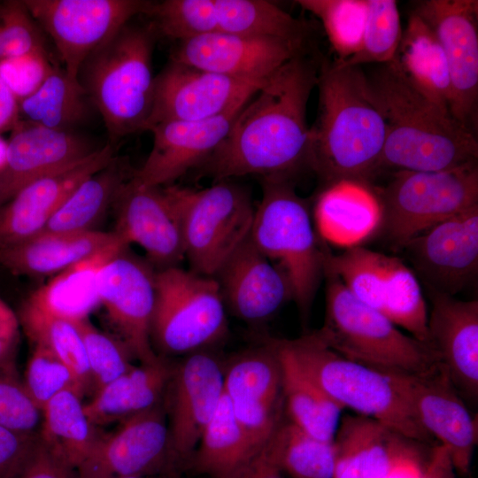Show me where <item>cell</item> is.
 <instances>
[{
    "label": "cell",
    "mask_w": 478,
    "mask_h": 478,
    "mask_svg": "<svg viewBox=\"0 0 478 478\" xmlns=\"http://www.w3.org/2000/svg\"><path fill=\"white\" fill-rule=\"evenodd\" d=\"M34 346L23 385L35 404L42 411L54 397L66 390L82 397L85 392L75 374L44 347Z\"/></svg>",
    "instance_id": "46"
},
{
    "label": "cell",
    "mask_w": 478,
    "mask_h": 478,
    "mask_svg": "<svg viewBox=\"0 0 478 478\" xmlns=\"http://www.w3.org/2000/svg\"><path fill=\"white\" fill-rule=\"evenodd\" d=\"M429 345L438 353L457 391L478 397V301L428 290Z\"/></svg>",
    "instance_id": "27"
},
{
    "label": "cell",
    "mask_w": 478,
    "mask_h": 478,
    "mask_svg": "<svg viewBox=\"0 0 478 478\" xmlns=\"http://www.w3.org/2000/svg\"><path fill=\"white\" fill-rule=\"evenodd\" d=\"M72 320L84 342L94 396L134 366L130 362L133 355L120 339L97 329L89 317Z\"/></svg>",
    "instance_id": "45"
},
{
    "label": "cell",
    "mask_w": 478,
    "mask_h": 478,
    "mask_svg": "<svg viewBox=\"0 0 478 478\" xmlns=\"http://www.w3.org/2000/svg\"><path fill=\"white\" fill-rule=\"evenodd\" d=\"M312 216L316 230L325 242L350 247L375 232L381 208L370 185L341 181L324 187L317 197Z\"/></svg>",
    "instance_id": "29"
},
{
    "label": "cell",
    "mask_w": 478,
    "mask_h": 478,
    "mask_svg": "<svg viewBox=\"0 0 478 478\" xmlns=\"http://www.w3.org/2000/svg\"><path fill=\"white\" fill-rule=\"evenodd\" d=\"M173 368L165 358L151 364L133 366L84 404V411L96 427L110 424L146 411L163 402Z\"/></svg>",
    "instance_id": "30"
},
{
    "label": "cell",
    "mask_w": 478,
    "mask_h": 478,
    "mask_svg": "<svg viewBox=\"0 0 478 478\" xmlns=\"http://www.w3.org/2000/svg\"><path fill=\"white\" fill-rule=\"evenodd\" d=\"M158 35L150 21L128 22L82 64L79 81L102 117L110 143L145 131L153 104L152 56Z\"/></svg>",
    "instance_id": "5"
},
{
    "label": "cell",
    "mask_w": 478,
    "mask_h": 478,
    "mask_svg": "<svg viewBox=\"0 0 478 478\" xmlns=\"http://www.w3.org/2000/svg\"><path fill=\"white\" fill-rule=\"evenodd\" d=\"M164 402L124 420L120 428L100 436L78 467L80 478H123L175 474Z\"/></svg>",
    "instance_id": "14"
},
{
    "label": "cell",
    "mask_w": 478,
    "mask_h": 478,
    "mask_svg": "<svg viewBox=\"0 0 478 478\" xmlns=\"http://www.w3.org/2000/svg\"><path fill=\"white\" fill-rule=\"evenodd\" d=\"M0 13H1V4H0Z\"/></svg>",
    "instance_id": "60"
},
{
    "label": "cell",
    "mask_w": 478,
    "mask_h": 478,
    "mask_svg": "<svg viewBox=\"0 0 478 478\" xmlns=\"http://www.w3.org/2000/svg\"><path fill=\"white\" fill-rule=\"evenodd\" d=\"M392 260V256L358 244L336 255L326 247L324 272L337 276L357 299L382 312Z\"/></svg>",
    "instance_id": "39"
},
{
    "label": "cell",
    "mask_w": 478,
    "mask_h": 478,
    "mask_svg": "<svg viewBox=\"0 0 478 478\" xmlns=\"http://www.w3.org/2000/svg\"><path fill=\"white\" fill-rule=\"evenodd\" d=\"M159 36L181 41L205 35H270L311 42V27L263 0H165L147 14Z\"/></svg>",
    "instance_id": "11"
},
{
    "label": "cell",
    "mask_w": 478,
    "mask_h": 478,
    "mask_svg": "<svg viewBox=\"0 0 478 478\" xmlns=\"http://www.w3.org/2000/svg\"><path fill=\"white\" fill-rule=\"evenodd\" d=\"M227 333L218 282L179 266L155 274L152 346L159 356H186L216 344Z\"/></svg>",
    "instance_id": "10"
},
{
    "label": "cell",
    "mask_w": 478,
    "mask_h": 478,
    "mask_svg": "<svg viewBox=\"0 0 478 478\" xmlns=\"http://www.w3.org/2000/svg\"><path fill=\"white\" fill-rule=\"evenodd\" d=\"M152 266L124 248L98 271L96 291L100 304L120 340L141 364L158 361L150 328L155 300Z\"/></svg>",
    "instance_id": "16"
},
{
    "label": "cell",
    "mask_w": 478,
    "mask_h": 478,
    "mask_svg": "<svg viewBox=\"0 0 478 478\" xmlns=\"http://www.w3.org/2000/svg\"><path fill=\"white\" fill-rule=\"evenodd\" d=\"M297 366L330 398L415 443H430L412 407L403 374L363 365L328 348L314 332L275 339Z\"/></svg>",
    "instance_id": "4"
},
{
    "label": "cell",
    "mask_w": 478,
    "mask_h": 478,
    "mask_svg": "<svg viewBox=\"0 0 478 478\" xmlns=\"http://www.w3.org/2000/svg\"><path fill=\"white\" fill-rule=\"evenodd\" d=\"M405 439L398 448L386 478H425L426 463L419 451Z\"/></svg>",
    "instance_id": "54"
},
{
    "label": "cell",
    "mask_w": 478,
    "mask_h": 478,
    "mask_svg": "<svg viewBox=\"0 0 478 478\" xmlns=\"http://www.w3.org/2000/svg\"><path fill=\"white\" fill-rule=\"evenodd\" d=\"M39 436L21 435L0 425V478H13Z\"/></svg>",
    "instance_id": "51"
},
{
    "label": "cell",
    "mask_w": 478,
    "mask_h": 478,
    "mask_svg": "<svg viewBox=\"0 0 478 478\" xmlns=\"http://www.w3.org/2000/svg\"><path fill=\"white\" fill-rule=\"evenodd\" d=\"M262 198L255 210L250 237L286 275L292 300L306 319L324 277L326 242L319 235L306 200L291 177L261 178Z\"/></svg>",
    "instance_id": "6"
},
{
    "label": "cell",
    "mask_w": 478,
    "mask_h": 478,
    "mask_svg": "<svg viewBox=\"0 0 478 478\" xmlns=\"http://www.w3.org/2000/svg\"><path fill=\"white\" fill-rule=\"evenodd\" d=\"M311 42L270 35H205L178 41L171 60L228 77L265 81Z\"/></svg>",
    "instance_id": "18"
},
{
    "label": "cell",
    "mask_w": 478,
    "mask_h": 478,
    "mask_svg": "<svg viewBox=\"0 0 478 478\" xmlns=\"http://www.w3.org/2000/svg\"><path fill=\"white\" fill-rule=\"evenodd\" d=\"M213 278L231 312L248 322H259L292 300L284 273L247 238L221 265Z\"/></svg>",
    "instance_id": "26"
},
{
    "label": "cell",
    "mask_w": 478,
    "mask_h": 478,
    "mask_svg": "<svg viewBox=\"0 0 478 478\" xmlns=\"http://www.w3.org/2000/svg\"><path fill=\"white\" fill-rule=\"evenodd\" d=\"M454 471L447 448L442 444L435 446L427 461L425 478H454Z\"/></svg>",
    "instance_id": "56"
},
{
    "label": "cell",
    "mask_w": 478,
    "mask_h": 478,
    "mask_svg": "<svg viewBox=\"0 0 478 478\" xmlns=\"http://www.w3.org/2000/svg\"><path fill=\"white\" fill-rule=\"evenodd\" d=\"M0 51L3 62L30 60L42 70L50 65L37 23L23 1L1 4Z\"/></svg>",
    "instance_id": "44"
},
{
    "label": "cell",
    "mask_w": 478,
    "mask_h": 478,
    "mask_svg": "<svg viewBox=\"0 0 478 478\" xmlns=\"http://www.w3.org/2000/svg\"><path fill=\"white\" fill-rule=\"evenodd\" d=\"M403 29L397 3L367 0V15L359 50L344 61V66H363L391 62L400 43Z\"/></svg>",
    "instance_id": "43"
},
{
    "label": "cell",
    "mask_w": 478,
    "mask_h": 478,
    "mask_svg": "<svg viewBox=\"0 0 478 478\" xmlns=\"http://www.w3.org/2000/svg\"><path fill=\"white\" fill-rule=\"evenodd\" d=\"M164 190L179 217L191 270L213 277L251 232L256 208L250 193L228 180L202 189Z\"/></svg>",
    "instance_id": "9"
},
{
    "label": "cell",
    "mask_w": 478,
    "mask_h": 478,
    "mask_svg": "<svg viewBox=\"0 0 478 478\" xmlns=\"http://www.w3.org/2000/svg\"><path fill=\"white\" fill-rule=\"evenodd\" d=\"M133 173L127 160L116 156L73 191L41 233L74 234L96 230L95 227Z\"/></svg>",
    "instance_id": "32"
},
{
    "label": "cell",
    "mask_w": 478,
    "mask_h": 478,
    "mask_svg": "<svg viewBox=\"0 0 478 478\" xmlns=\"http://www.w3.org/2000/svg\"><path fill=\"white\" fill-rule=\"evenodd\" d=\"M120 241L63 272L31 294L28 298L49 311L69 320L89 317L100 304L96 276L100 268L117 253L128 247Z\"/></svg>",
    "instance_id": "36"
},
{
    "label": "cell",
    "mask_w": 478,
    "mask_h": 478,
    "mask_svg": "<svg viewBox=\"0 0 478 478\" xmlns=\"http://www.w3.org/2000/svg\"><path fill=\"white\" fill-rule=\"evenodd\" d=\"M405 439L378 423L366 446L361 478H386L394 456Z\"/></svg>",
    "instance_id": "49"
},
{
    "label": "cell",
    "mask_w": 478,
    "mask_h": 478,
    "mask_svg": "<svg viewBox=\"0 0 478 478\" xmlns=\"http://www.w3.org/2000/svg\"><path fill=\"white\" fill-rule=\"evenodd\" d=\"M297 3L320 20L337 61H344L359 50L367 0H298Z\"/></svg>",
    "instance_id": "42"
},
{
    "label": "cell",
    "mask_w": 478,
    "mask_h": 478,
    "mask_svg": "<svg viewBox=\"0 0 478 478\" xmlns=\"http://www.w3.org/2000/svg\"><path fill=\"white\" fill-rule=\"evenodd\" d=\"M391 62L421 94L450 112L451 81L443 47L431 27L412 12Z\"/></svg>",
    "instance_id": "31"
},
{
    "label": "cell",
    "mask_w": 478,
    "mask_h": 478,
    "mask_svg": "<svg viewBox=\"0 0 478 478\" xmlns=\"http://www.w3.org/2000/svg\"><path fill=\"white\" fill-rule=\"evenodd\" d=\"M265 81L235 79L169 60L155 75L145 131L161 122L201 120L244 105Z\"/></svg>",
    "instance_id": "15"
},
{
    "label": "cell",
    "mask_w": 478,
    "mask_h": 478,
    "mask_svg": "<svg viewBox=\"0 0 478 478\" xmlns=\"http://www.w3.org/2000/svg\"><path fill=\"white\" fill-rule=\"evenodd\" d=\"M123 478H158V476L147 477V476H131V477H123Z\"/></svg>",
    "instance_id": "57"
},
{
    "label": "cell",
    "mask_w": 478,
    "mask_h": 478,
    "mask_svg": "<svg viewBox=\"0 0 478 478\" xmlns=\"http://www.w3.org/2000/svg\"><path fill=\"white\" fill-rule=\"evenodd\" d=\"M169 442L176 469L194 452L224 392V369L206 350L184 356L169 383Z\"/></svg>",
    "instance_id": "19"
},
{
    "label": "cell",
    "mask_w": 478,
    "mask_h": 478,
    "mask_svg": "<svg viewBox=\"0 0 478 478\" xmlns=\"http://www.w3.org/2000/svg\"><path fill=\"white\" fill-rule=\"evenodd\" d=\"M414 412L423 428L447 448L455 471L468 476L476 444V423L439 362L420 374H404Z\"/></svg>",
    "instance_id": "23"
},
{
    "label": "cell",
    "mask_w": 478,
    "mask_h": 478,
    "mask_svg": "<svg viewBox=\"0 0 478 478\" xmlns=\"http://www.w3.org/2000/svg\"><path fill=\"white\" fill-rule=\"evenodd\" d=\"M316 87L318 113L310 127V167L324 187L341 181L365 184L379 173L385 120L368 97L361 66L322 58Z\"/></svg>",
    "instance_id": "3"
},
{
    "label": "cell",
    "mask_w": 478,
    "mask_h": 478,
    "mask_svg": "<svg viewBox=\"0 0 478 478\" xmlns=\"http://www.w3.org/2000/svg\"><path fill=\"white\" fill-rule=\"evenodd\" d=\"M268 443L281 471L292 478H334V441L316 439L289 421L279 423Z\"/></svg>",
    "instance_id": "40"
},
{
    "label": "cell",
    "mask_w": 478,
    "mask_h": 478,
    "mask_svg": "<svg viewBox=\"0 0 478 478\" xmlns=\"http://www.w3.org/2000/svg\"><path fill=\"white\" fill-rule=\"evenodd\" d=\"M327 281L325 319L316 335L338 354L382 371L420 374L435 367L438 353L404 334L383 313L357 299L335 274Z\"/></svg>",
    "instance_id": "7"
},
{
    "label": "cell",
    "mask_w": 478,
    "mask_h": 478,
    "mask_svg": "<svg viewBox=\"0 0 478 478\" xmlns=\"http://www.w3.org/2000/svg\"><path fill=\"white\" fill-rule=\"evenodd\" d=\"M173 476L174 474H166V475H160V477L158 476V478H174Z\"/></svg>",
    "instance_id": "58"
},
{
    "label": "cell",
    "mask_w": 478,
    "mask_h": 478,
    "mask_svg": "<svg viewBox=\"0 0 478 478\" xmlns=\"http://www.w3.org/2000/svg\"><path fill=\"white\" fill-rule=\"evenodd\" d=\"M3 63L2 58H1V51H0V65Z\"/></svg>",
    "instance_id": "59"
},
{
    "label": "cell",
    "mask_w": 478,
    "mask_h": 478,
    "mask_svg": "<svg viewBox=\"0 0 478 478\" xmlns=\"http://www.w3.org/2000/svg\"><path fill=\"white\" fill-rule=\"evenodd\" d=\"M42 72L37 86L19 100L25 120L58 130H73L87 121L93 105L79 79L52 65Z\"/></svg>",
    "instance_id": "33"
},
{
    "label": "cell",
    "mask_w": 478,
    "mask_h": 478,
    "mask_svg": "<svg viewBox=\"0 0 478 478\" xmlns=\"http://www.w3.org/2000/svg\"><path fill=\"white\" fill-rule=\"evenodd\" d=\"M282 471L268 443L243 466L225 478H282Z\"/></svg>",
    "instance_id": "53"
},
{
    "label": "cell",
    "mask_w": 478,
    "mask_h": 478,
    "mask_svg": "<svg viewBox=\"0 0 478 478\" xmlns=\"http://www.w3.org/2000/svg\"><path fill=\"white\" fill-rule=\"evenodd\" d=\"M412 12L435 31L445 54L451 81L449 110L474 134L478 105V2L423 0Z\"/></svg>",
    "instance_id": "13"
},
{
    "label": "cell",
    "mask_w": 478,
    "mask_h": 478,
    "mask_svg": "<svg viewBox=\"0 0 478 478\" xmlns=\"http://www.w3.org/2000/svg\"><path fill=\"white\" fill-rule=\"evenodd\" d=\"M55 44L66 72L79 79L84 61L120 28L150 12L143 0H24Z\"/></svg>",
    "instance_id": "12"
},
{
    "label": "cell",
    "mask_w": 478,
    "mask_h": 478,
    "mask_svg": "<svg viewBox=\"0 0 478 478\" xmlns=\"http://www.w3.org/2000/svg\"><path fill=\"white\" fill-rule=\"evenodd\" d=\"M115 157L114 145L109 143L88 158L42 177L18 191L0 206V249L40 234L73 191Z\"/></svg>",
    "instance_id": "24"
},
{
    "label": "cell",
    "mask_w": 478,
    "mask_h": 478,
    "mask_svg": "<svg viewBox=\"0 0 478 478\" xmlns=\"http://www.w3.org/2000/svg\"><path fill=\"white\" fill-rule=\"evenodd\" d=\"M19 326L18 315L0 298V373L15 377Z\"/></svg>",
    "instance_id": "52"
},
{
    "label": "cell",
    "mask_w": 478,
    "mask_h": 478,
    "mask_svg": "<svg viewBox=\"0 0 478 478\" xmlns=\"http://www.w3.org/2000/svg\"><path fill=\"white\" fill-rule=\"evenodd\" d=\"M19 100L5 75L0 69V134L19 121Z\"/></svg>",
    "instance_id": "55"
},
{
    "label": "cell",
    "mask_w": 478,
    "mask_h": 478,
    "mask_svg": "<svg viewBox=\"0 0 478 478\" xmlns=\"http://www.w3.org/2000/svg\"><path fill=\"white\" fill-rule=\"evenodd\" d=\"M244 105L211 119L165 121L151 127V150L143 166L134 171L132 182L162 187L196 169L224 140Z\"/></svg>",
    "instance_id": "22"
},
{
    "label": "cell",
    "mask_w": 478,
    "mask_h": 478,
    "mask_svg": "<svg viewBox=\"0 0 478 478\" xmlns=\"http://www.w3.org/2000/svg\"><path fill=\"white\" fill-rule=\"evenodd\" d=\"M224 369V392L248 437L262 447L280 417L281 368L277 351L268 340L264 345L235 356Z\"/></svg>",
    "instance_id": "20"
},
{
    "label": "cell",
    "mask_w": 478,
    "mask_h": 478,
    "mask_svg": "<svg viewBox=\"0 0 478 478\" xmlns=\"http://www.w3.org/2000/svg\"><path fill=\"white\" fill-rule=\"evenodd\" d=\"M120 241L124 240L115 231L40 233L0 249V266L15 275L55 276Z\"/></svg>",
    "instance_id": "28"
},
{
    "label": "cell",
    "mask_w": 478,
    "mask_h": 478,
    "mask_svg": "<svg viewBox=\"0 0 478 478\" xmlns=\"http://www.w3.org/2000/svg\"><path fill=\"white\" fill-rule=\"evenodd\" d=\"M381 208L380 231L397 250L411 238L478 205V165L472 161L433 172L397 171L372 188Z\"/></svg>",
    "instance_id": "8"
},
{
    "label": "cell",
    "mask_w": 478,
    "mask_h": 478,
    "mask_svg": "<svg viewBox=\"0 0 478 478\" xmlns=\"http://www.w3.org/2000/svg\"><path fill=\"white\" fill-rule=\"evenodd\" d=\"M397 251L427 290L454 297L477 275L478 205L431 227Z\"/></svg>",
    "instance_id": "17"
},
{
    "label": "cell",
    "mask_w": 478,
    "mask_h": 478,
    "mask_svg": "<svg viewBox=\"0 0 478 478\" xmlns=\"http://www.w3.org/2000/svg\"><path fill=\"white\" fill-rule=\"evenodd\" d=\"M377 421L361 415H345L334 438V478H361L365 453Z\"/></svg>",
    "instance_id": "47"
},
{
    "label": "cell",
    "mask_w": 478,
    "mask_h": 478,
    "mask_svg": "<svg viewBox=\"0 0 478 478\" xmlns=\"http://www.w3.org/2000/svg\"><path fill=\"white\" fill-rule=\"evenodd\" d=\"M114 204V231L127 244L141 246L149 263L158 270L178 266L185 258L181 228L163 188L141 187L130 179L120 190Z\"/></svg>",
    "instance_id": "25"
},
{
    "label": "cell",
    "mask_w": 478,
    "mask_h": 478,
    "mask_svg": "<svg viewBox=\"0 0 478 478\" xmlns=\"http://www.w3.org/2000/svg\"><path fill=\"white\" fill-rule=\"evenodd\" d=\"M382 312L411 336L429 345L428 314L420 281L411 267L397 257H393L390 266Z\"/></svg>",
    "instance_id": "41"
},
{
    "label": "cell",
    "mask_w": 478,
    "mask_h": 478,
    "mask_svg": "<svg viewBox=\"0 0 478 478\" xmlns=\"http://www.w3.org/2000/svg\"><path fill=\"white\" fill-rule=\"evenodd\" d=\"M42 413V440L78 469L100 437L85 413L81 397L72 390L63 391L46 405Z\"/></svg>",
    "instance_id": "37"
},
{
    "label": "cell",
    "mask_w": 478,
    "mask_h": 478,
    "mask_svg": "<svg viewBox=\"0 0 478 478\" xmlns=\"http://www.w3.org/2000/svg\"><path fill=\"white\" fill-rule=\"evenodd\" d=\"M42 411L31 399L18 377L0 373V425L16 433L39 436Z\"/></svg>",
    "instance_id": "48"
},
{
    "label": "cell",
    "mask_w": 478,
    "mask_h": 478,
    "mask_svg": "<svg viewBox=\"0 0 478 478\" xmlns=\"http://www.w3.org/2000/svg\"><path fill=\"white\" fill-rule=\"evenodd\" d=\"M13 478H80L77 469L38 437Z\"/></svg>",
    "instance_id": "50"
},
{
    "label": "cell",
    "mask_w": 478,
    "mask_h": 478,
    "mask_svg": "<svg viewBox=\"0 0 478 478\" xmlns=\"http://www.w3.org/2000/svg\"><path fill=\"white\" fill-rule=\"evenodd\" d=\"M281 368L282 397L290 421L311 436L333 442L343 408L324 393L276 343Z\"/></svg>",
    "instance_id": "35"
},
{
    "label": "cell",
    "mask_w": 478,
    "mask_h": 478,
    "mask_svg": "<svg viewBox=\"0 0 478 478\" xmlns=\"http://www.w3.org/2000/svg\"><path fill=\"white\" fill-rule=\"evenodd\" d=\"M361 68L366 92L386 123L379 173L441 171L477 161L476 135L421 94L392 62Z\"/></svg>",
    "instance_id": "2"
},
{
    "label": "cell",
    "mask_w": 478,
    "mask_h": 478,
    "mask_svg": "<svg viewBox=\"0 0 478 478\" xmlns=\"http://www.w3.org/2000/svg\"><path fill=\"white\" fill-rule=\"evenodd\" d=\"M262 447L256 446L241 428L223 392L215 413L183 468L210 478H225L246 464Z\"/></svg>",
    "instance_id": "34"
},
{
    "label": "cell",
    "mask_w": 478,
    "mask_h": 478,
    "mask_svg": "<svg viewBox=\"0 0 478 478\" xmlns=\"http://www.w3.org/2000/svg\"><path fill=\"white\" fill-rule=\"evenodd\" d=\"M24 332L34 343L53 353L77 376L85 394L91 393V378L82 336L72 320L59 316L28 297L19 312Z\"/></svg>",
    "instance_id": "38"
},
{
    "label": "cell",
    "mask_w": 478,
    "mask_h": 478,
    "mask_svg": "<svg viewBox=\"0 0 478 478\" xmlns=\"http://www.w3.org/2000/svg\"><path fill=\"white\" fill-rule=\"evenodd\" d=\"M101 148L73 130L18 121L0 166V206L29 183L75 165Z\"/></svg>",
    "instance_id": "21"
},
{
    "label": "cell",
    "mask_w": 478,
    "mask_h": 478,
    "mask_svg": "<svg viewBox=\"0 0 478 478\" xmlns=\"http://www.w3.org/2000/svg\"><path fill=\"white\" fill-rule=\"evenodd\" d=\"M322 58L311 49L274 73L240 111L224 140L193 171L220 181L250 174L292 178L308 166L307 104Z\"/></svg>",
    "instance_id": "1"
}]
</instances>
